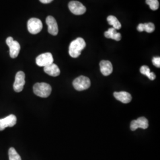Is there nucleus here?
<instances>
[{
	"mask_svg": "<svg viewBox=\"0 0 160 160\" xmlns=\"http://www.w3.org/2000/svg\"><path fill=\"white\" fill-rule=\"evenodd\" d=\"M39 1L43 4H49V3H51L53 0H39Z\"/></svg>",
	"mask_w": 160,
	"mask_h": 160,
	"instance_id": "4be33fe9",
	"label": "nucleus"
},
{
	"mask_svg": "<svg viewBox=\"0 0 160 160\" xmlns=\"http://www.w3.org/2000/svg\"><path fill=\"white\" fill-rule=\"evenodd\" d=\"M148 120L145 117L139 118L137 120H132L131 123V129L132 131H136L138 128L146 129L148 128Z\"/></svg>",
	"mask_w": 160,
	"mask_h": 160,
	"instance_id": "1a4fd4ad",
	"label": "nucleus"
},
{
	"mask_svg": "<svg viewBox=\"0 0 160 160\" xmlns=\"http://www.w3.org/2000/svg\"><path fill=\"white\" fill-rule=\"evenodd\" d=\"M36 62L38 66L45 67L53 63V58L51 53H42L36 58Z\"/></svg>",
	"mask_w": 160,
	"mask_h": 160,
	"instance_id": "423d86ee",
	"label": "nucleus"
},
{
	"mask_svg": "<svg viewBox=\"0 0 160 160\" xmlns=\"http://www.w3.org/2000/svg\"><path fill=\"white\" fill-rule=\"evenodd\" d=\"M46 23L48 26V32L53 36H56L58 33V26L55 18L52 16H48Z\"/></svg>",
	"mask_w": 160,
	"mask_h": 160,
	"instance_id": "9b49d317",
	"label": "nucleus"
},
{
	"mask_svg": "<svg viewBox=\"0 0 160 160\" xmlns=\"http://www.w3.org/2000/svg\"><path fill=\"white\" fill-rule=\"evenodd\" d=\"M104 36L106 38L112 39L116 41H119L121 40V34L120 33L117 32L116 30L114 28H110V29L104 32Z\"/></svg>",
	"mask_w": 160,
	"mask_h": 160,
	"instance_id": "2eb2a0df",
	"label": "nucleus"
},
{
	"mask_svg": "<svg viewBox=\"0 0 160 160\" xmlns=\"http://www.w3.org/2000/svg\"><path fill=\"white\" fill-rule=\"evenodd\" d=\"M114 97L119 101L123 103H129L131 102V95L126 92H114Z\"/></svg>",
	"mask_w": 160,
	"mask_h": 160,
	"instance_id": "ddd939ff",
	"label": "nucleus"
},
{
	"mask_svg": "<svg viewBox=\"0 0 160 160\" xmlns=\"http://www.w3.org/2000/svg\"><path fill=\"white\" fill-rule=\"evenodd\" d=\"M107 21L108 22L109 24L113 26V28L116 30H119L121 28L122 25L118 18L113 16H109L107 18Z\"/></svg>",
	"mask_w": 160,
	"mask_h": 160,
	"instance_id": "f3484780",
	"label": "nucleus"
},
{
	"mask_svg": "<svg viewBox=\"0 0 160 160\" xmlns=\"http://www.w3.org/2000/svg\"><path fill=\"white\" fill-rule=\"evenodd\" d=\"M6 43L10 49V55L12 58H16L19 54L20 45L19 43L14 40L12 37H8L6 40Z\"/></svg>",
	"mask_w": 160,
	"mask_h": 160,
	"instance_id": "39448f33",
	"label": "nucleus"
},
{
	"mask_svg": "<svg viewBox=\"0 0 160 160\" xmlns=\"http://www.w3.org/2000/svg\"><path fill=\"white\" fill-rule=\"evenodd\" d=\"M100 68L102 74L104 76H108L113 72L112 64L109 61H102L100 62Z\"/></svg>",
	"mask_w": 160,
	"mask_h": 160,
	"instance_id": "f8f14e48",
	"label": "nucleus"
},
{
	"mask_svg": "<svg viewBox=\"0 0 160 160\" xmlns=\"http://www.w3.org/2000/svg\"><path fill=\"white\" fill-rule=\"evenodd\" d=\"M51 92V86L46 82H38L33 86V92L39 97L42 98L49 97Z\"/></svg>",
	"mask_w": 160,
	"mask_h": 160,
	"instance_id": "f03ea898",
	"label": "nucleus"
},
{
	"mask_svg": "<svg viewBox=\"0 0 160 160\" xmlns=\"http://www.w3.org/2000/svg\"><path fill=\"white\" fill-rule=\"evenodd\" d=\"M146 3L149 6L152 10H157L159 8V2L158 0H146Z\"/></svg>",
	"mask_w": 160,
	"mask_h": 160,
	"instance_id": "aec40b11",
	"label": "nucleus"
},
{
	"mask_svg": "<svg viewBox=\"0 0 160 160\" xmlns=\"http://www.w3.org/2000/svg\"><path fill=\"white\" fill-rule=\"evenodd\" d=\"M44 71L47 74L52 77H57L60 74V69L55 63H52L44 67Z\"/></svg>",
	"mask_w": 160,
	"mask_h": 160,
	"instance_id": "4468645a",
	"label": "nucleus"
},
{
	"mask_svg": "<svg viewBox=\"0 0 160 160\" xmlns=\"http://www.w3.org/2000/svg\"><path fill=\"white\" fill-rule=\"evenodd\" d=\"M137 30L140 32L145 31L147 33H152L154 31V24L152 23H141L138 26Z\"/></svg>",
	"mask_w": 160,
	"mask_h": 160,
	"instance_id": "dca6fc26",
	"label": "nucleus"
},
{
	"mask_svg": "<svg viewBox=\"0 0 160 160\" xmlns=\"http://www.w3.org/2000/svg\"><path fill=\"white\" fill-rule=\"evenodd\" d=\"M152 63L157 68L160 67V58L154 57L152 59Z\"/></svg>",
	"mask_w": 160,
	"mask_h": 160,
	"instance_id": "412c9836",
	"label": "nucleus"
},
{
	"mask_svg": "<svg viewBox=\"0 0 160 160\" xmlns=\"http://www.w3.org/2000/svg\"><path fill=\"white\" fill-rule=\"evenodd\" d=\"M25 84V74L23 71H18L16 75L15 81L13 84L14 90L19 92L23 90Z\"/></svg>",
	"mask_w": 160,
	"mask_h": 160,
	"instance_id": "6e6552de",
	"label": "nucleus"
},
{
	"mask_svg": "<svg viewBox=\"0 0 160 160\" xmlns=\"http://www.w3.org/2000/svg\"><path fill=\"white\" fill-rule=\"evenodd\" d=\"M68 7L69 10L75 15H82L86 12V7L77 1L69 2Z\"/></svg>",
	"mask_w": 160,
	"mask_h": 160,
	"instance_id": "0eeeda50",
	"label": "nucleus"
},
{
	"mask_svg": "<svg viewBox=\"0 0 160 160\" xmlns=\"http://www.w3.org/2000/svg\"><path fill=\"white\" fill-rule=\"evenodd\" d=\"M140 72L142 74L146 75L149 80H154L156 78V75L154 72H151L150 69L149 68L148 66L143 65L142 66L141 68H140Z\"/></svg>",
	"mask_w": 160,
	"mask_h": 160,
	"instance_id": "a211bd4d",
	"label": "nucleus"
},
{
	"mask_svg": "<svg viewBox=\"0 0 160 160\" xmlns=\"http://www.w3.org/2000/svg\"><path fill=\"white\" fill-rule=\"evenodd\" d=\"M72 84L76 90L84 91L90 87L91 82L88 77L81 75L74 80Z\"/></svg>",
	"mask_w": 160,
	"mask_h": 160,
	"instance_id": "7ed1b4c3",
	"label": "nucleus"
},
{
	"mask_svg": "<svg viewBox=\"0 0 160 160\" xmlns=\"http://www.w3.org/2000/svg\"><path fill=\"white\" fill-rule=\"evenodd\" d=\"M86 46V42L82 38H78L70 43L69 47V54L72 58H78L82 51Z\"/></svg>",
	"mask_w": 160,
	"mask_h": 160,
	"instance_id": "f257e3e1",
	"label": "nucleus"
},
{
	"mask_svg": "<svg viewBox=\"0 0 160 160\" xmlns=\"http://www.w3.org/2000/svg\"><path fill=\"white\" fill-rule=\"evenodd\" d=\"M43 28L42 22L40 19L37 18H32L28 22V29L31 34L39 33Z\"/></svg>",
	"mask_w": 160,
	"mask_h": 160,
	"instance_id": "20e7f679",
	"label": "nucleus"
},
{
	"mask_svg": "<svg viewBox=\"0 0 160 160\" xmlns=\"http://www.w3.org/2000/svg\"><path fill=\"white\" fill-rule=\"evenodd\" d=\"M9 160H22L20 156L18 154L16 150L14 148H10L8 150Z\"/></svg>",
	"mask_w": 160,
	"mask_h": 160,
	"instance_id": "6ab92c4d",
	"label": "nucleus"
},
{
	"mask_svg": "<svg viewBox=\"0 0 160 160\" xmlns=\"http://www.w3.org/2000/svg\"><path fill=\"white\" fill-rule=\"evenodd\" d=\"M17 118L14 114H10L5 118L0 119V131H3L7 127H12L16 124Z\"/></svg>",
	"mask_w": 160,
	"mask_h": 160,
	"instance_id": "9d476101",
	"label": "nucleus"
}]
</instances>
